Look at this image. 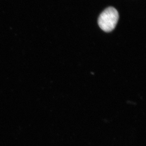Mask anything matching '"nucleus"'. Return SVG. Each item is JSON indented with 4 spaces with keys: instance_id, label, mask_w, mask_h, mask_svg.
I'll list each match as a JSON object with an SVG mask.
<instances>
[{
    "instance_id": "nucleus-1",
    "label": "nucleus",
    "mask_w": 146,
    "mask_h": 146,
    "mask_svg": "<svg viewBox=\"0 0 146 146\" xmlns=\"http://www.w3.org/2000/svg\"><path fill=\"white\" fill-rule=\"evenodd\" d=\"M119 18L117 10L113 7H108L99 16L98 24L102 30L106 32H110L115 28Z\"/></svg>"
}]
</instances>
